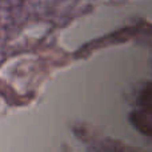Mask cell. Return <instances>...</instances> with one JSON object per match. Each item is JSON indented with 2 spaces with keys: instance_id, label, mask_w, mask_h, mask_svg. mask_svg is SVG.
<instances>
[{
  "instance_id": "obj_1",
  "label": "cell",
  "mask_w": 152,
  "mask_h": 152,
  "mask_svg": "<svg viewBox=\"0 0 152 152\" xmlns=\"http://www.w3.org/2000/svg\"><path fill=\"white\" fill-rule=\"evenodd\" d=\"M129 120L134 124L135 128H137L142 134L144 135H150L151 134V126H150V120L142 112V111H136V112H132L129 115Z\"/></svg>"
},
{
  "instance_id": "obj_2",
  "label": "cell",
  "mask_w": 152,
  "mask_h": 152,
  "mask_svg": "<svg viewBox=\"0 0 152 152\" xmlns=\"http://www.w3.org/2000/svg\"><path fill=\"white\" fill-rule=\"evenodd\" d=\"M139 103L142 104V107H144L147 111H150V107H151V87H150V84H147L145 89L140 94Z\"/></svg>"
}]
</instances>
